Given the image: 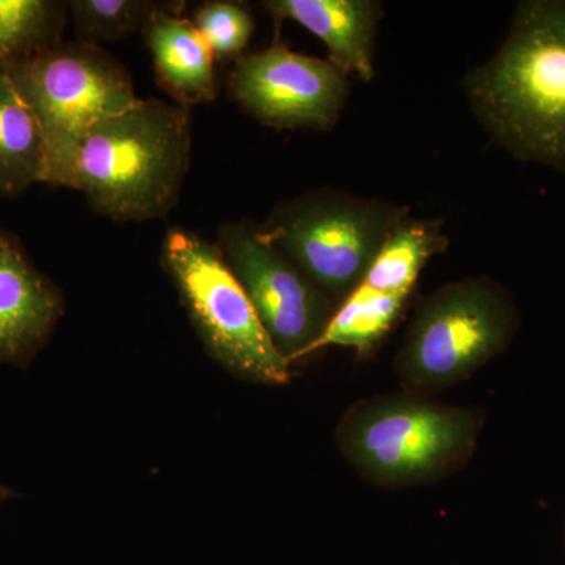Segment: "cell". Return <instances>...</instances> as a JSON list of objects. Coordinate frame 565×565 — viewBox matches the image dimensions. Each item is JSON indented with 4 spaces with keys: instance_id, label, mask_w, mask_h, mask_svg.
Segmentation results:
<instances>
[{
    "instance_id": "cell-1",
    "label": "cell",
    "mask_w": 565,
    "mask_h": 565,
    "mask_svg": "<svg viewBox=\"0 0 565 565\" xmlns=\"http://www.w3.org/2000/svg\"><path fill=\"white\" fill-rule=\"evenodd\" d=\"M191 152V111L139 99L50 148L44 184L84 193L92 210L110 221H158L180 200Z\"/></svg>"
},
{
    "instance_id": "cell-2",
    "label": "cell",
    "mask_w": 565,
    "mask_h": 565,
    "mask_svg": "<svg viewBox=\"0 0 565 565\" xmlns=\"http://www.w3.org/2000/svg\"><path fill=\"white\" fill-rule=\"evenodd\" d=\"M462 85L498 147L565 173V0L516 3L503 46Z\"/></svg>"
},
{
    "instance_id": "cell-3",
    "label": "cell",
    "mask_w": 565,
    "mask_h": 565,
    "mask_svg": "<svg viewBox=\"0 0 565 565\" xmlns=\"http://www.w3.org/2000/svg\"><path fill=\"white\" fill-rule=\"evenodd\" d=\"M484 429L479 408L401 392L351 405L338 422V449L381 489L434 484L470 462Z\"/></svg>"
},
{
    "instance_id": "cell-4",
    "label": "cell",
    "mask_w": 565,
    "mask_h": 565,
    "mask_svg": "<svg viewBox=\"0 0 565 565\" xmlns=\"http://www.w3.org/2000/svg\"><path fill=\"white\" fill-rule=\"evenodd\" d=\"M520 323L514 296L492 278L475 275L446 282L412 316L394 356V374L403 392H446L508 351Z\"/></svg>"
},
{
    "instance_id": "cell-5",
    "label": "cell",
    "mask_w": 565,
    "mask_h": 565,
    "mask_svg": "<svg viewBox=\"0 0 565 565\" xmlns=\"http://www.w3.org/2000/svg\"><path fill=\"white\" fill-rule=\"evenodd\" d=\"M408 206L321 188L285 200L259 236L340 305L362 282Z\"/></svg>"
},
{
    "instance_id": "cell-6",
    "label": "cell",
    "mask_w": 565,
    "mask_h": 565,
    "mask_svg": "<svg viewBox=\"0 0 565 565\" xmlns=\"http://www.w3.org/2000/svg\"><path fill=\"white\" fill-rule=\"evenodd\" d=\"M161 263L215 362L252 384H289L291 364L270 341L217 244L173 226L163 237Z\"/></svg>"
},
{
    "instance_id": "cell-7",
    "label": "cell",
    "mask_w": 565,
    "mask_h": 565,
    "mask_svg": "<svg viewBox=\"0 0 565 565\" xmlns=\"http://www.w3.org/2000/svg\"><path fill=\"white\" fill-rule=\"evenodd\" d=\"M6 74L39 118L47 150L140 99L126 66L102 46L81 41H62Z\"/></svg>"
},
{
    "instance_id": "cell-8",
    "label": "cell",
    "mask_w": 565,
    "mask_h": 565,
    "mask_svg": "<svg viewBox=\"0 0 565 565\" xmlns=\"http://www.w3.org/2000/svg\"><path fill=\"white\" fill-rule=\"evenodd\" d=\"M215 244L277 351L289 364L308 359L338 305L267 244L256 223H223Z\"/></svg>"
},
{
    "instance_id": "cell-9",
    "label": "cell",
    "mask_w": 565,
    "mask_h": 565,
    "mask_svg": "<svg viewBox=\"0 0 565 565\" xmlns=\"http://www.w3.org/2000/svg\"><path fill=\"white\" fill-rule=\"evenodd\" d=\"M228 88L241 109L264 126L329 132L343 115L351 82L329 58L299 54L278 41L236 61Z\"/></svg>"
},
{
    "instance_id": "cell-10",
    "label": "cell",
    "mask_w": 565,
    "mask_h": 565,
    "mask_svg": "<svg viewBox=\"0 0 565 565\" xmlns=\"http://www.w3.org/2000/svg\"><path fill=\"white\" fill-rule=\"evenodd\" d=\"M62 315L61 289L33 266L18 237L0 228V363L28 366Z\"/></svg>"
},
{
    "instance_id": "cell-11",
    "label": "cell",
    "mask_w": 565,
    "mask_h": 565,
    "mask_svg": "<svg viewBox=\"0 0 565 565\" xmlns=\"http://www.w3.org/2000/svg\"><path fill=\"white\" fill-rule=\"evenodd\" d=\"M275 22L292 21L322 41L329 61L348 76L375 77V40L384 18L377 0H266Z\"/></svg>"
},
{
    "instance_id": "cell-12",
    "label": "cell",
    "mask_w": 565,
    "mask_h": 565,
    "mask_svg": "<svg viewBox=\"0 0 565 565\" xmlns=\"http://www.w3.org/2000/svg\"><path fill=\"white\" fill-rule=\"evenodd\" d=\"M184 10H161L145 28L143 40L151 52L159 87L174 104L191 109L217 98L215 57Z\"/></svg>"
},
{
    "instance_id": "cell-13",
    "label": "cell",
    "mask_w": 565,
    "mask_h": 565,
    "mask_svg": "<svg viewBox=\"0 0 565 565\" xmlns=\"http://www.w3.org/2000/svg\"><path fill=\"white\" fill-rule=\"evenodd\" d=\"M46 137L39 118L0 71V199H14L44 182Z\"/></svg>"
},
{
    "instance_id": "cell-14",
    "label": "cell",
    "mask_w": 565,
    "mask_h": 565,
    "mask_svg": "<svg viewBox=\"0 0 565 565\" xmlns=\"http://www.w3.org/2000/svg\"><path fill=\"white\" fill-rule=\"evenodd\" d=\"M444 223L441 218L405 217L360 285L384 296L411 299L426 264L449 248Z\"/></svg>"
},
{
    "instance_id": "cell-15",
    "label": "cell",
    "mask_w": 565,
    "mask_h": 565,
    "mask_svg": "<svg viewBox=\"0 0 565 565\" xmlns=\"http://www.w3.org/2000/svg\"><path fill=\"white\" fill-rule=\"evenodd\" d=\"M408 300L384 296L359 285L338 305L321 338L311 348L310 356L326 348L353 349L366 359L382 344L386 334L399 322Z\"/></svg>"
},
{
    "instance_id": "cell-16",
    "label": "cell",
    "mask_w": 565,
    "mask_h": 565,
    "mask_svg": "<svg viewBox=\"0 0 565 565\" xmlns=\"http://www.w3.org/2000/svg\"><path fill=\"white\" fill-rule=\"evenodd\" d=\"M66 14L58 0H0V71L61 44Z\"/></svg>"
},
{
    "instance_id": "cell-17",
    "label": "cell",
    "mask_w": 565,
    "mask_h": 565,
    "mask_svg": "<svg viewBox=\"0 0 565 565\" xmlns=\"http://www.w3.org/2000/svg\"><path fill=\"white\" fill-rule=\"evenodd\" d=\"M66 3L77 41L93 46L143 33L158 11L185 9V2L158 0H71Z\"/></svg>"
},
{
    "instance_id": "cell-18",
    "label": "cell",
    "mask_w": 565,
    "mask_h": 565,
    "mask_svg": "<svg viewBox=\"0 0 565 565\" xmlns=\"http://www.w3.org/2000/svg\"><path fill=\"white\" fill-rule=\"evenodd\" d=\"M192 24L211 47L215 61H239L255 33L247 6L232 0H211L193 11Z\"/></svg>"
},
{
    "instance_id": "cell-19",
    "label": "cell",
    "mask_w": 565,
    "mask_h": 565,
    "mask_svg": "<svg viewBox=\"0 0 565 565\" xmlns=\"http://www.w3.org/2000/svg\"><path fill=\"white\" fill-rule=\"evenodd\" d=\"M14 497H17V493H14L13 490L0 484V504L6 503V501H9Z\"/></svg>"
}]
</instances>
